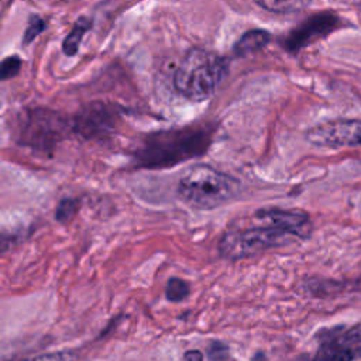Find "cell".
I'll return each mask as SVG.
<instances>
[{
    "label": "cell",
    "mask_w": 361,
    "mask_h": 361,
    "mask_svg": "<svg viewBox=\"0 0 361 361\" xmlns=\"http://www.w3.org/2000/svg\"><path fill=\"white\" fill-rule=\"evenodd\" d=\"M209 144L210 133L205 128L158 133L149 137L135 153V162L149 169L167 168L205 154Z\"/></svg>",
    "instance_id": "obj_1"
},
{
    "label": "cell",
    "mask_w": 361,
    "mask_h": 361,
    "mask_svg": "<svg viewBox=\"0 0 361 361\" xmlns=\"http://www.w3.org/2000/svg\"><path fill=\"white\" fill-rule=\"evenodd\" d=\"M239 180L210 165L190 167L178 184V194L183 201L202 210L216 209L237 195Z\"/></svg>",
    "instance_id": "obj_2"
},
{
    "label": "cell",
    "mask_w": 361,
    "mask_h": 361,
    "mask_svg": "<svg viewBox=\"0 0 361 361\" xmlns=\"http://www.w3.org/2000/svg\"><path fill=\"white\" fill-rule=\"evenodd\" d=\"M228 74V62L202 49H192L176 68L174 83L185 99L201 102L208 99Z\"/></svg>",
    "instance_id": "obj_3"
},
{
    "label": "cell",
    "mask_w": 361,
    "mask_h": 361,
    "mask_svg": "<svg viewBox=\"0 0 361 361\" xmlns=\"http://www.w3.org/2000/svg\"><path fill=\"white\" fill-rule=\"evenodd\" d=\"M260 221L262 224L255 226V228L224 233L219 242L220 255L237 261L301 240L294 232L280 224L264 220Z\"/></svg>",
    "instance_id": "obj_4"
},
{
    "label": "cell",
    "mask_w": 361,
    "mask_h": 361,
    "mask_svg": "<svg viewBox=\"0 0 361 361\" xmlns=\"http://www.w3.org/2000/svg\"><path fill=\"white\" fill-rule=\"evenodd\" d=\"M306 140L325 149L361 147V121L335 120L316 126L306 133Z\"/></svg>",
    "instance_id": "obj_5"
},
{
    "label": "cell",
    "mask_w": 361,
    "mask_h": 361,
    "mask_svg": "<svg viewBox=\"0 0 361 361\" xmlns=\"http://www.w3.org/2000/svg\"><path fill=\"white\" fill-rule=\"evenodd\" d=\"M357 357L354 344L342 339L340 335L329 336L316 351L313 361H353Z\"/></svg>",
    "instance_id": "obj_6"
},
{
    "label": "cell",
    "mask_w": 361,
    "mask_h": 361,
    "mask_svg": "<svg viewBox=\"0 0 361 361\" xmlns=\"http://www.w3.org/2000/svg\"><path fill=\"white\" fill-rule=\"evenodd\" d=\"M269 34L264 30H251L244 33L235 45V54L244 57L247 54L255 53L269 41Z\"/></svg>",
    "instance_id": "obj_7"
},
{
    "label": "cell",
    "mask_w": 361,
    "mask_h": 361,
    "mask_svg": "<svg viewBox=\"0 0 361 361\" xmlns=\"http://www.w3.org/2000/svg\"><path fill=\"white\" fill-rule=\"evenodd\" d=\"M254 2L273 13H296L303 10L310 0H254Z\"/></svg>",
    "instance_id": "obj_8"
},
{
    "label": "cell",
    "mask_w": 361,
    "mask_h": 361,
    "mask_svg": "<svg viewBox=\"0 0 361 361\" xmlns=\"http://www.w3.org/2000/svg\"><path fill=\"white\" fill-rule=\"evenodd\" d=\"M90 28V20L81 17L76 24L74 26V28L71 30V33L65 37L64 42H62V51L65 56L72 57L78 53L79 50V44L83 38V34Z\"/></svg>",
    "instance_id": "obj_9"
},
{
    "label": "cell",
    "mask_w": 361,
    "mask_h": 361,
    "mask_svg": "<svg viewBox=\"0 0 361 361\" xmlns=\"http://www.w3.org/2000/svg\"><path fill=\"white\" fill-rule=\"evenodd\" d=\"M333 23H335V19L332 17V16H322V17H319V20L318 22H312V24H313V28L310 30V27H309V24L306 26V28L303 27V30H301V31H298L295 35H292V38L295 37V44L298 45V44H302L305 40H309L312 35H314V33L316 34H322V33H325V31H328L329 28H332V26H333Z\"/></svg>",
    "instance_id": "obj_10"
},
{
    "label": "cell",
    "mask_w": 361,
    "mask_h": 361,
    "mask_svg": "<svg viewBox=\"0 0 361 361\" xmlns=\"http://www.w3.org/2000/svg\"><path fill=\"white\" fill-rule=\"evenodd\" d=\"M191 294L190 285L180 278H171L167 284V289H165V295L167 299L171 302H179L184 301L185 298H188Z\"/></svg>",
    "instance_id": "obj_11"
},
{
    "label": "cell",
    "mask_w": 361,
    "mask_h": 361,
    "mask_svg": "<svg viewBox=\"0 0 361 361\" xmlns=\"http://www.w3.org/2000/svg\"><path fill=\"white\" fill-rule=\"evenodd\" d=\"M78 209V202L74 199H65L60 203L58 209H57V219L60 221H65L68 219H71L74 216V213Z\"/></svg>",
    "instance_id": "obj_12"
},
{
    "label": "cell",
    "mask_w": 361,
    "mask_h": 361,
    "mask_svg": "<svg viewBox=\"0 0 361 361\" xmlns=\"http://www.w3.org/2000/svg\"><path fill=\"white\" fill-rule=\"evenodd\" d=\"M20 67H22V60L17 58L16 56L6 58L2 64V78L3 79L13 78L20 71Z\"/></svg>",
    "instance_id": "obj_13"
},
{
    "label": "cell",
    "mask_w": 361,
    "mask_h": 361,
    "mask_svg": "<svg viewBox=\"0 0 361 361\" xmlns=\"http://www.w3.org/2000/svg\"><path fill=\"white\" fill-rule=\"evenodd\" d=\"M22 361H76V357L71 353H51L24 358Z\"/></svg>",
    "instance_id": "obj_14"
},
{
    "label": "cell",
    "mask_w": 361,
    "mask_h": 361,
    "mask_svg": "<svg viewBox=\"0 0 361 361\" xmlns=\"http://www.w3.org/2000/svg\"><path fill=\"white\" fill-rule=\"evenodd\" d=\"M342 339L350 344H354V346H358L361 344V324L350 328L349 330H346L344 333L340 335Z\"/></svg>",
    "instance_id": "obj_15"
},
{
    "label": "cell",
    "mask_w": 361,
    "mask_h": 361,
    "mask_svg": "<svg viewBox=\"0 0 361 361\" xmlns=\"http://www.w3.org/2000/svg\"><path fill=\"white\" fill-rule=\"evenodd\" d=\"M44 28H45V23L42 20L35 19L34 22H31V24L28 26V28L26 31V35H24V44L31 42Z\"/></svg>",
    "instance_id": "obj_16"
},
{
    "label": "cell",
    "mask_w": 361,
    "mask_h": 361,
    "mask_svg": "<svg viewBox=\"0 0 361 361\" xmlns=\"http://www.w3.org/2000/svg\"><path fill=\"white\" fill-rule=\"evenodd\" d=\"M184 361H203V354L198 350L187 351L184 355Z\"/></svg>",
    "instance_id": "obj_17"
},
{
    "label": "cell",
    "mask_w": 361,
    "mask_h": 361,
    "mask_svg": "<svg viewBox=\"0 0 361 361\" xmlns=\"http://www.w3.org/2000/svg\"><path fill=\"white\" fill-rule=\"evenodd\" d=\"M253 361H265V357L262 354H257Z\"/></svg>",
    "instance_id": "obj_18"
}]
</instances>
